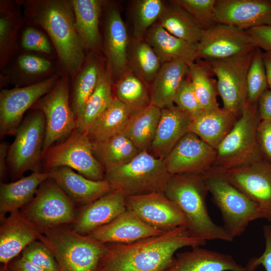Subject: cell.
I'll return each mask as SVG.
<instances>
[{"label":"cell","mask_w":271,"mask_h":271,"mask_svg":"<svg viewBox=\"0 0 271 271\" xmlns=\"http://www.w3.org/2000/svg\"><path fill=\"white\" fill-rule=\"evenodd\" d=\"M25 22L43 30L56 52L58 73L71 80L82 67L87 52L76 30L71 0L17 1Z\"/></svg>","instance_id":"1"},{"label":"cell","mask_w":271,"mask_h":271,"mask_svg":"<svg viewBox=\"0 0 271 271\" xmlns=\"http://www.w3.org/2000/svg\"><path fill=\"white\" fill-rule=\"evenodd\" d=\"M206 243L183 226L131 243L107 244L98 271H166L179 249Z\"/></svg>","instance_id":"2"},{"label":"cell","mask_w":271,"mask_h":271,"mask_svg":"<svg viewBox=\"0 0 271 271\" xmlns=\"http://www.w3.org/2000/svg\"><path fill=\"white\" fill-rule=\"evenodd\" d=\"M163 192L185 216L186 227L191 235L206 241L233 240L224 228L214 222L209 214L205 174L171 175Z\"/></svg>","instance_id":"3"},{"label":"cell","mask_w":271,"mask_h":271,"mask_svg":"<svg viewBox=\"0 0 271 271\" xmlns=\"http://www.w3.org/2000/svg\"><path fill=\"white\" fill-rule=\"evenodd\" d=\"M40 230L39 240L52 251L58 271H98L107 244L63 225Z\"/></svg>","instance_id":"4"},{"label":"cell","mask_w":271,"mask_h":271,"mask_svg":"<svg viewBox=\"0 0 271 271\" xmlns=\"http://www.w3.org/2000/svg\"><path fill=\"white\" fill-rule=\"evenodd\" d=\"M170 176L163 160L144 150L124 164L105 168L104 179L128 197L163 191Z\"/></svg>","instance_id":"5"},{"label":"cell","mask_w":271,"mask_h":271,"mask_svg":"<svg viewBox=\"0 0 271 271\" xmlns=\"http://www.w3.org/2000/svg\"><path fill=\"white\" fill-rule=\"evenodd\" d=\"M260 121L257 105H250L246 102L233 128L217 148L215 161L210 171L222 172L262 157L257 142Z\"/></svg>","instance_id":"6"},{"label":"cell","mask_w":271,"mask_h":271,"mask_svg":"<svg viewBox=\"0 0 271 271\" xmlns=\"http://www.w3.org/2000/svg\"><path fill=\"white\" fill-rule=\"evenodd\" d=\"M205 177L208 191L221 213L223 227L233 238L251 222L263 218L258 206L221 174L210 170Z\"/></svg>","instance_id":"7"},{"label":"cell","mask_w":271,"mask_h":271,"mask_svg":"<svg viewBox=\"0 0 271 271\" xmlns=\"http://www.w3.org/2000/svg\"><path fill=\"white\" fill-rule=\"evenodd\" d=\"M46 122L43 113L31 109L19 126L15 138L9 146L7 161L13 178H20L26 172H41Z\"/></svg>","instance_id":"8"},{"label":"cell","mask_w":271,"mask_h":271,"mask_svg":"<svg viewBox=\"0 0 271 271\" xmlns=\"http://www.w3.org/2000/svg\"><path fill=\"white\" fill-rule=\"evenodd\" d=\"M46 171L66 167L95 181L104 179L105 169L95 157L87 135L75 129L66 139L50 147L43 156Z\"/></svg>","instance_id":"9"},{"label":"cell","mask_w":271,"mask_h":271,"mask_svg":"<svg viewBox=\"0 0 271 271\" xmlns=\"http://www.w3.org/2000/svg\"><path fill=\"white\" fill-rule=\"evenodd\" d=\"M70 80L68 76L61 75L54 88L31 108L41 111L45 116L43 156L50 147L66 139L76 128L70 104Z\"/></svg>","instance_id":"10"},{"label":"cell","mask_w":271,"mask_h":271,"mask_svg":"<svg viewBox=\"0 0 271 271\" xmlns=\"http://www.w3.org/2000/svg\"><path fill=\"white\" fill-rule=\"evenodd\" d=\"M21 213L39 229L73 223L74 203L51 178L39 187Z\"/></svg>","instance_id":"11"},{"label":"cell","mask_w":271,"mask_h":271,"mask_svg":"<svg viewBox=\"0 0 271 271\" xmlns=\"http://www.w3.org/2000/svg\"><path fill=\"white\" fill-rule=\"evenodd\" d=\"M254 50L226 59L205 61L217 77L223 107L238 117L246 103L247 75Z\"/></svg>","instance_id":"12"},{"label":"cell","mask_w":271,"mask_h":271,"mask_svg":"<svg viewBox=\"0 0 271 271\" xmlns=\"http://www.w3.org/2000/svg\"><path fill=\"white\" fill-rule=\"evenodd\" d=\"M61 75L56 73L40 82L26 86L3 88L0 91V136L15 135L27 110L56 85Z\"/></svg>","instance_id":"13"},{"label":"cell","mask_w":271,"mask_h":271,"mask_svg":"<svg viewBox=\"0 0 271 271\" xmlns=\"http://www.w3.org/2000/svg\"><path fill=\"white\" fill-rule=\"evenodd\" d=\"M218 173L254 202L260 210L263 218L271 222L270 163L260 157Z\"/></svg>","instance_id":"14"},{"label":"cell","mask_w":271,"mask_h":271,"mask_svg":"<svg viewBox=\"0 0 271 271\" xmlns=\"http://www.w3.org/2000/svg\"><path fill=\"white\" fill-rule=\"evenodd\" d=\"M126 207L145 223L164 233L187 225L183 213L163 191L126 197Z\"/></svg>","instance_id":"15"},{"label":"cell","mask_w":271,"mask_h":271,"mask_svg":"<svg viewBox=\"0 0 271 271\" xmlns=\"http://www.w3.org/2000/svg\"><path fill=\"white\" fill-rule=\"evenodd\" d=\"M255 48L246 30L217 24L204 31L197 45V59L205 61L224 59L251 52Z\"/></svg>","instance_id":"16"},{"label":"cell","mask_w":271,"mask_h":271,"mask_svg":"<svg viewBox=\"0 0 271 271\" xmlns=\"http://www.w3.org/2000/svg\"><path fill=\"white\" fill-rule=\"evenodd\" d=\"M216 150L192 132L185 134L163 159L170 175L204 174L212 168Z\"/></svg>","instance_id":"17"},{"label":"cell","mask_w":271,"mask_h":271,"mask_svg":"<svg viewBox=\"0 0 271 271\" xmlns=\"http://www.w3.org/2000/svg\"><path fill=\"white\" fill-rule=\"evenodd\" d=\"M105 6L103 51L106 70L112 82H116L128 69L129 38L118 9L110 4Z\"/></svg>","instance_id":"18"},{"label":"cell","mask_w":271,"mask_h":271,"mask_svg":"<svg viewBox=\"0 0 271 271\" xmlns=\"http://www.w3.org/2000/svg\"><path fill=\"white\" fill-rule=\"evenodd\" d=\"M215 12L217 24L245 30L271 26V0H216Z\"/></svg>","instance_id":"19"},{"label":"cell","mask_w":271,"mask_h":271,"mask_svg":"<svg viewBox=\"0 0 271 271\" xmlns=\"http://www.w3.org/2000/svg\"><path fill=\"white\" fill-rule=\"evenodd\" d=\"M1 221L0 262L6 268L25 248L39 240L41 231L19 211L10 213Z\"/></svg>","instance_id":"20"},{"label":"cell","mask_w":271,"mask_h":271,"mask_svg":"<svg viewBox=\"0 0 271 271\" xmlns=\"http://www.w3.org/2000/svg\"><path fill=\"white\" fill-rule=\"evenodd\" d=\"M126 210V197L118 191L112 190L84 205L76 217L72 229L78 233L88 235Z\"/></svg>","instance_id":"21"},{"label":"cell","mask_w":271,"mask_h":271,"mask_svg":"<svg viewBox=\"0 0 271 271\" xmlns=\"http://www.w3.org/2000/svg\"><path fill=\"white\" fill-rule=\"evenodd\" d=\"M163 233L150 226L126 209L113 220L87 235L102 243L110 244L131 243Z\"/></svg>","instance_id":"22"},{"label":"cell","mask_w":271,"mask_h":271,"mask_svg":"<svg viewBox=\"0 0 271 271\" xmlns=\"http://www.w3.org/2000/svg\"><path fill=\"white\" fill-rule=\"evenodd\" d=\"M46 171L74 203L85 205L113 190L105 179L90 180L66 167Z\"/></svg>","instance_id":"23"},{"label":"cell","mask_w":271,"mask_h":271,"mask_svg":"<svg viewBox=\"0 0 271 271\" xmlns=\"http://www.w3.org/2000/svg\"><path fill=\"white\" fill-rule=\"evenodd\" d=\"M192 120L190 115L174 104L161 109L156 135L148 151L163 160L180 139L190 132Z\"/></svg>","instance_id":"24"},{"label":"cell","mask_w":271,"mask_h":271,"mask_svg":"<svg viewBox=\"0 0 271 271\" xmlns=\"http://www.w3.org/2000/svg\"><path fill=\"white\" fill-rule=\"evenodd\" d=\"M52 59L35 53L23 52L15 59L8 72L1 75V86L12 83L15 87L42 81L56 73Z\"/></svg>","instance_id":"25"},{"label":"cell","mask_w":271,"mask_h":271,"mask_svg":"<svg viewBox=\"0 0 271 271\" xmlns=\"http://www.w3.org/2000/svg\"><path fill=\"white\" fill-rule=\"evenodd\" d=\"M200 246L177 253L166 271H247L232 256Z\"/></svg>","instance_id":"26"},{"label":"cell","mask_w":271,"mask_h":271,"mask_svg":"<svg viewBox=\"0 0 271 271\" xmlns=\"http://www.w3.org/2000/svg\"><path fill=\"white\" fill-rule=\"evenodd\" d=\"M238 117L223 107L202 110L192 117L190 132L216 150Z\"/></svg>","instance_id":"27"},{"label":"cell","mask_w":271,"mask_h":271,"mask_svg":"<svg viewBox=\"0 0 271 271\" xmlns=\"http://www.w3.org/2000/svg\"><path fill=\"white\" fill-rule=\"evenodd\" d=\"M145 36V40L153 49L162 64L180 60L189 65L197 59V45L173 35L158 23L148 30Z\"/></svg>","instance_id":"28"},{"label":"cell","mask_w":271,"mask_h":271,"mask_svg":"<svg viewBox=\"0 0 271 271\" xmlns=\"http://www.w3.org/2000/svg\"><path fill=\"white\" fill-rule=\"evenodd\" d=\"M49 178L48 171L33 172L13 182H1L0 218L19 211L34 198L40 185Z\"/></svg>","instance_id":"29"},{"label":"cell","mask_w":271,"mask_h":271,"mask_svg":"<svg viewBox=\"0 0 271 271\" xmlns=\"http://www.w3.org/2000/svg\"><path fill=\"white\" fill-rule=\"evenodd\" d=\"M187 74L189 66L184 61L163 63L152 82L151 104L161 109L174 104L175 95Z\"/></svg>","instance_id":"30"},{"label":"cell","mask_w":271,"mask_h":271,"mask_svg":"<svg viewBox=\"0 0 271 271\" xmlns=\"http://www.w3.org/2000/svg\"><path fill=\"white\" fill-rule=\"evenodd\" d=\"M76 30L87 53L98 54L101 48L99 24L104 1L71 0Z\"/></svg>","instance_id":"31"},{"label":"cell","mask_w":271,"mask_h":271,"mask_svg":"<svg viewBox=\"0 0 271 271\" xmlns=\"http://www.w3.org/2000/svg\"><path fill=\"white\" fill-rule=\"evenodd\" d=\"M104 66L97 54L87 53L82 67L71 79L70 104L76 122L83 113L86 103L97 86Z\"/></svg>","instance_id":"32"},{"label":"cell","mask_w":271,"mask_h":271,"mask_svg":"<svg viewBox=\"0 0 271 271\" xmlns=\"http://www.w3.org/2000/svg\"><path fill=\"white\" fill-rule=\"evenodd\" d=\"M25 22L20 6L16 1L0 2V67L2 71L17 51L19 31Z\"/></svg>","instance_id":"33"},{"label":"cell","mask_w":271,"mask_h":271,"mask_svg":"<svg viewBox=\"0 0 271 271\" xmlns=\"http://www.w3.org/2000/svg\"><path fill=\"white\" fill-rule=\"evenodd\" d=\"M161 114V108L150 104L131 115L121 133L140 152L148 151L154 140Z\"/></svg>","instance_id":"34"},{"label":"cell","mask_w":271,"mask_h":271,"mask_svg":"<svg viewBox=\"0 0 271 271\" xmlns=\"http://www.w3.org/2000/svg\"><path fill=\"white\" fill-rule=\"evenodd\" d=\"M158 23L170 34L189 43L197 45L204 32L191 16L178 5L170 1Z\"/></svg>","instance_id":"35"},{"label":"cell","mask_w":271,"mask_h":271,"mask_svg":"<svg viewBox=\"0 0 271 271\" xmlns=\"http://www.w3.org/2000/svg\"><path fill=\"white\" fill-rule=\"evenodd\" d=\"M130 116L127 108L114 96L86 134L92 143L104 141L121 132Z\"/></svg>","instance_id":"36"},{"label":"cell","mask_w":271,"mask_h":271,"mask_svg":"<svg viewBox=\"0 0 271 271\" xmlns=\"http://www.w3.org/2000/svg\"><path fill=\"white\" fill-rule=\"evenodd\" d=\"M115 97L129 110L131 115L151 104L147 83L129 69L115 83Z\"/></svg>","instance_id":"37"},{"label":"cell","mask_w":271,"mask_h":271,"mask_svg":"<svg viewBox=\"0 0 271 271\" xmlns=\"http://www.w3.org/2000/svg\"><path fill=\"white\" fill-rule=\"evenodd\" d=\"M93 153L104 169L124 164L140 152L121 132L104 141L92 143Z\"/></svg>","instance_id":"38"},{"label":"cell","mask_w":271,"mask_h":271,"mask_svg":"<svg viewBox=\"0 0 271 271\" xmlns=\"http://www.w3.org/2000/svg\"><path fill=\"white\" fill-rule=\"evenodd\" d=\"M112 81L104 66L100 74L97 86L88 99L83 113L76 122L78 131L85 133L95 120L104 112L112 101Z\"/></svg>","instance_id":"39"},{"label":"cell","mask_w":271,"mask_h":271,"mask_svg":"<svg viewBox=\"0 0 271 271\" xmlns=\"http://www.w3.org/2000/svg\"><path fill=\"white\" fill-rule=\"evenodd\" d=\"M162 65L153 49L145 40L133 39L131 45L129 44L128 69L146 83H152Z\"/></svg>","instance_id":"40"},{"label":"cell","mask_w":271,"mask_h":271,"mask_svg":"<svg viewBox=\"0 0 271 271\" xmlns=\"http://www.w3.org/2000/svg\"><path fill=\"white\" fill-rule=\"evenodd\" d=\"M188 66L193 87L202 110L219 107L217 87L211 77L212 73L206 63L195 62Z\"/></svg>","instance_id":"41"},{"label":"cell","mask_w":271,"mask_h":271,"mask_svg":"<svg viewBox=\"0 0 271 271\" xmlns=\"http://www.w3.org/2000/svg\"><path fill=\"white\" fill-rule=\"evenodd\" d=\"M161 0H138L132 8L131 19L133 39L143 40L148 30L156 23L164 8Z\"/></svg>","instance_id":"42"},{"label":"cell","mask_w":271,"mask_h":271,"mask_svg":"<svg viewBox=\"0 0 271 271\" xmlns=\"http://www.w3.org/2000/svg\"><path fill=\"white\" fill-rule=\"evenodd\" d=\"M262 54L260 49H255L247 73L246 102L250 105H257L260 96L268 88Z\"/></svg>","instance_id":"43"},{"label":"cell","mask_w":271,"mask_h":271,"mask_svg":"<svg viewBox=\"0 0 271 271\" xmlns=\"http://www.w3.org/2000/svg\"><path fill=\"white\" fill-rule=\"evenodd\" d=\"M20 45L23 52L37 54L51 59L57 57L47 34L42 29L34 26L28 25L22 29Z\"/></svg>","instance_id":"44"},{"label":"cell","mask_w":271,"mask_h":271,"mask_svg":"<svg viewBox=\"0 0 271 271\" xmlns=\"http://www.w3.org/2000/svg\"><path fill=\"white\" fill-rule=\"evenodd\" d=\"M187 12L200 28L206 31L216 24L215 5L216 0H172Z\"/></svg>","instance_id":"45"},{"label":"cell","mask_w":271,"mask_h":271,"mask_svg":"<svg viewBox=\"0 0 271 271\" xmlns=\"http://www.w3.org/2000/svg\"><path fill=\"white\" fill-rule=\"evenodd\" d=\"M22 256L48 271H58L57 263L51 250L40 240L31 243Z\"/></svg>","instance_id":"46"},{"label":"cell","mask_w":271,"mask_h":271,"mask_svg":"<svg viewBox=\"0 0 271 271\" xmlns=\"http://www.w3.org/2000/svg\"><path fill=\"white\" fill-rule=\"evenodd\" d=\"M174 103L192 118L202 110L190 79H184L175 95Z\"/></svg>","instance_id":"47"},{"label":"cell","mask_w":271,"mask_h":271,"mask_svg":"<svg viewBox=\"0 0 271 271\" xmlns=\"http://www.w3.org/2000/svg\"><path fill=\"white\" fill-rule=\"evenodd\" d=\"M263 231L265 243L264 251L259 257L249 260L245 266L247 271H255L260 265L266 271H271V225H264Z\"/></svg>","instance_id":"48"},{"label":"cell","mask_w":271,"mask_h":271,"mask_svg":"<svg viewBox=\"0 0 271 271\" xmlns=\"http://www.w3.org/2000/svg\"><path fill=\"white\" fill-rule=\"evenodd\" d=\"M257 142L262 158L271 164V120H262L257 129Z\"/></svg>","instance_id":"49"},{"label":"cell","mask_w":271,"mask_h":271,"mask_svg":"<svg viewBox=\"0 0 271 271\" xmlns=\"http://www.w3.org/2000/svg\"><path fill=\"white\" fill-rule=\"evenodd\" d=\"M246 31L256 48L271 51V26H259Z\"/></svg>","instance_id":"50"},{"label":"cell","mask_w":271,"mask_h":271,"mask_svg":"<svg viewBox=\"0 0 271 271\" xmlns=\"http://www.w3.org/2000/svg\"><path fill=\"white\" fill-rule=\"evenodd\" d=\"M257 109L260 120H271V89H267L260 96Z\"/></svg>","instance_id":"51"},{"label":"cell","mask_w":271,"mask_h":271,"mask_svg":"<svg viewBox=\"0 0 271 271\" xmlns=\"http://www.w3.org/2000/svg\"><path fill=\"white\" fill-rule=\"evenodd\" d=\"M8 267L12 271H48L22 256L14 261Z\"/></svg>","instance_id":"52"},{"label":"cell","mask_w":271,"mask_h":271,"mask_svg":"<svg viewBox=\"0 0 271 271\" xmlns=\"http://www.w3.org/2000/svg\"><path fill=\"white\" fill-rule=\"evenodd\" d=\"M9 145L6 142L0 144V176L1 180L3 179L7 172V157Z\"/></svg>","instance_id":"53"},{"label":"cell","mask_w":271,"mask_h":271,"mask_svg":"<svg viewBox=\"0 0 271 271\" xmlns=\"http://www.w3.org/2000/svg\"><path fill=\"white\" fill-rule=\"evenodd\" d=\"M262 56L267 75L268 88L271 89V51L263 52Z\"/></svg>","instance_id":"54"},{"label":"cell","mask_w":271,"mask_h":271,"mask_svg":"<svg viewBox=\"0 0 271 271\" xmlns=\"http://www.w3.org/2000/svg\"><path fill=\"white\" fill-rule=\"evenodd\" d=\"M1 271H12L8 267L7 268H4L1 269Z\"/></svg>","instance_id":"55"}]
</instances>
